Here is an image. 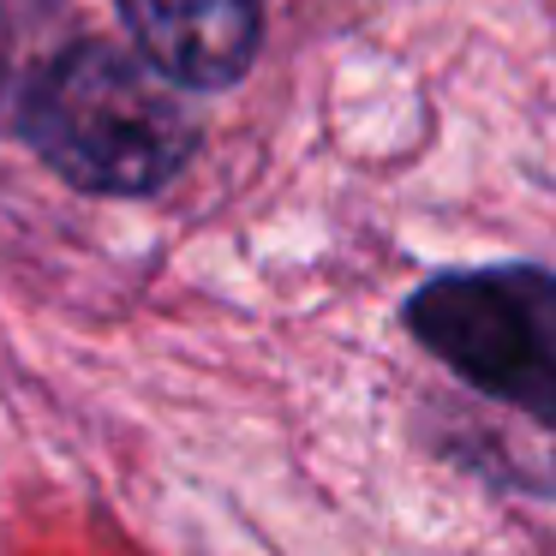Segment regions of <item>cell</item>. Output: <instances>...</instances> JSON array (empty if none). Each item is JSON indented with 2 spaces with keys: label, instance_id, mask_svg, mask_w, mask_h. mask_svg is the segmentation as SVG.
Masks as SVG:
<instances>
[{
  "label": "cell",
  "instance_id": "6da1fadb",
  "mask_svg": "<svg viewBox=\"0 0 556 556\" xmlns=\"http://www.w3.org/2000/svg\"><path fill=\"white\" fill-rule=\"evenodd\" d=\"M25 144L78 192L150 198L198 156V121L168 78L109 42H73L18 102Z\"/></svg>",
  "mask_w": 556,
  "mask_h": 556
},
{
  "label": "cell",
  "instance_id": "7a4b0ae2",
  "mask_svg": "<svg viewBox=\"0 0 556 556\" xmlns=\"http://www.w3.org/2000/svg\"><path fill=\"white\" fill-rule=\"evenodd\" d=\"M401 317L443 371L556 431V276L544 264L443 269Z\"/></svg>",
  "mask_w": 556,
  "mask_h": 556
},
{
  "label": "cell",
  "instance_id": "3957f363",
  "mask_svg": "<svg viewBox=\"0 0 556 556\" xmlns=\"http://www.w3.org/2000/svg\"><path fill=\"white\" fill-rule=\"evenodd\" d=\"M150 73L186 90H228L252 66L264 13L257 0H114Z\"/></svg>",
  "mask_w": 556,
  "mask_h": 556
}]
</instances>
